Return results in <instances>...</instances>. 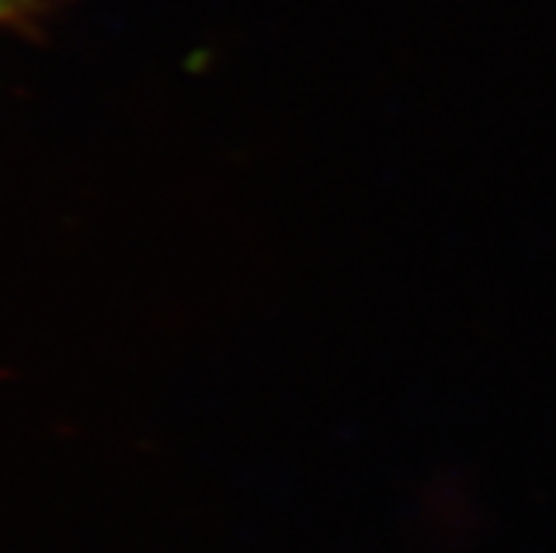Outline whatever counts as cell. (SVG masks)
Segmentation results:
<instances>
[{
    "mask_svg": "<svg viewBox=\"0 0 556 553\" xmlns=\"http://www.w3.org/2000/svg\"><path fill=\"white\" fill-rule=\"evenodd\" d=\"M28 3H31V0H0V23L21 17L28 9Z\"/></svg>",
    "mask_w": 556,
    "mask_h": 553,
    "instance_id": "obj_1",
    "label": "cell"
}]
</instances>
